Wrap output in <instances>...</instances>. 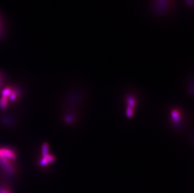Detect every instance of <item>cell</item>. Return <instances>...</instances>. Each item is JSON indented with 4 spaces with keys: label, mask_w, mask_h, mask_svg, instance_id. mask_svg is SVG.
<instances>
[{
    "label": "cell",
    "mask_w": 194,
    "mask_h": 193,
    "mask_svg": "<svg viewBox=\"0 0 194 193\" xmlns=\"http://www.w3.org/2000/svg\"><path fill=\"white\" fill-rule=\"evenodd\" d=\"M11 92H12V90L10 88H6L2 92V96L8 98V96H10Z\"/></svg>",
    "instance_id": "9c48e42d"
},
{
    "label": "cell",
    "mask_w": 194,
    "mask_h": 193,
    "mask_svg": "<svg viewBox=\"0 0 194 193\" xmlns=\"http://www.w3.org/2000/svg\"><path fill=\"white\" fill-rule=\"evenodd\" d=\"M0 193H10V192L4 189L0 188Z\"/></svg>",
    "instance_id": "8fae6325"
},
{
    "label": "cell",
    "mask_w": 194,
    "mask_h": 193,
    "mask_svg": "<svg viewBox=\"0 0 194 193\" xmlns=\"http://www.w3.org/2000/svg\"><path fill=\"white\" fill-rule=\"evenodd\" d=\"M17 98V92L14 90L12 91L10 95V99L11 101H15Z\"/></svg>",
    "instance_id": "30bf717a"
},
{
    "label": "cell",
    "mask_w": 194,
    "mask_h": 193,
    "mask_svg": "<svg viewBox=\"0 0 194 193\" xmlns=\"http://www.w3.org/2000/svg\"><path fill=\"white\" fill-rule=\"evenodd\" d=\"M0 157H3L7 160H13L16 159V154L13 150L8 148L0 149Z\"/></svg>",
    "instance_id": "7a4b0ae2"
},
{
    "label": "cell",
    "mask_w": 194,
    "mask_h": 193,
    "mask_svg": "<svg viewBox=\"0 0 194 193\" xmlns=\"http://www.w3.org/2000/svg\"><path fill=\"white\" fill-rule=\"evenodd\" d=\"M171 118L172 119L173 123L175 125L178 126L180 124L182 116L180 112L178 110L173 109L171 111Z\"/></svg>",
    "instance_id": "3957f363"
},
{
    "label": "cell",
    "mask_w": 194,
    "mask_h": 193,
    "mask_svg": "<svg viewBox=\"0 0 194 193\" xmlns=\"http://www.w3.org/2000/svg\"><path fill=\"white\" fill-rule=\"evenodd\" d=\"M42 152L43 157H45L46 156L49 155V147L47 143H45L43 144L42 148Z\"/></svg>",
    "instance_id": "8992f818"
},
{
    "label": "cell",
    "mask_w": 194,
    "mask_h": 193,
    "mask_svg": "<svg viewBox=\"0 0 194 193\" xmlns=\"http://www.w3.org/2000/svg\"><path fill=\"white\" fill-rule=\"evenodd\" d=\"M0 166H1L5 172L9 174H13L15 169L12 164L9 163L8 160L5 157H0Z\"/></svg>",
    "instance_id": "6da1fadb"
},
{
    "label": "cell",
    "mask_w": 194,
    "mask_h": 193,
    "mask_svg": "<svg viewBox=\"0 0 194 193\" xmlns=\"http://www.w3.org/2000/svg\"><path fill=\"white\" fill-rule=\"evenodd\" d=\"M0 85H1V82H0Z\"/></svg>",
    "instance_id": "7c38bea8"
},
{
    "label": "cell",
    "mask_w": 194,
    "mask_h": 193,
    "mask_svg": "<svg viewBox=\"0 0 194 193\" xmlns=\"http://www.w3.org/2000/svg\"><path fill=\"white\" fill-rule=\"evenodd\" d=\"M126 102L127 104V107L134 109L135 104H136V99L135 98V96H132V95L127 96L126 97Z\"/></svg>",
    "instance_id": "5b68a950"
},
{
    "label": "cell",
    "mask_w": 194,
    "mask_h": 193,
    "mask_svg": "<svg viewBox=\"0 0 194 193\" xmlns=\"http://www.w3.org/2000/svg\"><path fill=\"white\" fill-rule=\"evenodd\" d=\"M8 98L2 96V98L0 99V108L4 109L8 107Z\"/></svg>",
    "instance_id": "52a82bcc"
},
{
    "label": "cell",
    "mask_w": 194,
    "mask_h": 193,
    "mask_svg": "<svg viewBox=\"0 0 194 193\" xmlns=\"http://www.w3.org/2000/svg\"><path fill=\"white\" fill-rule=\"evenodd\" d=\"M167 0H157V4H158V8L161 9V10H165L166 7H167V5L169 4V3L167 2Z\"/></svg>",
    "instance_id": "ba28073f"
},
{
    "label": "cell",
    "mask_w": 194,
    "mask_h": 193,
    "mask_svg": "<svg viewBox=\"0 0 194 193\" xmlns=\"http://www.w3.org/2000/svg\"><path fill=\"white\" fill-rule=\"evenodd\" d=\"M55 157L53 155H48L47 156H46L45 157H43L40 161V164L42 166H47V164L51 163H53L54 160H55Z\"/></svg>",
    "instance_id": "277c9868"
}]
</instances>
